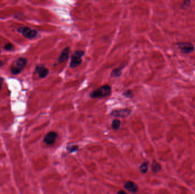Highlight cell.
I'll use <instances>...</instances> for the list:
<instances>
[{
	"label": "cell",
	"mask_w": 195,
	"mask_h": 194,
	"mask_svg": "<svg viewBox=\"0 0 195 194\" xmlns=\"http://www.w3.org/2000/svg\"><path fill=\"white\" fill-rule=\"evenodd\" d=\"M177 45L181 52L185 54H189L195 50V46L191 42H178Z\"/></svg>",
	"instance_id": "4"
},
{
	"label": "cell",
	"mask_w": 195,
	"mask_h": 194,
	"mask_svg": "<svg viewBox=\"0 0 195 194\" xmlns=\"http://www.w3.org/2000/svg\"><path fill=\"white\" fill-rule=\"evenodd\" d=\"M68 149L69 150L70 152H74V151H77L78 150V146L74 145V146L68 147Z\"/></svg>",
	"instance_id": "17"
},
{
	"label": "cell",
	"mask_w": 195,
	"mask_h": 194,
	"mask_svg": "<svg viewBox=\"0 0 195 194\" xmlns=\"http://www.w3.org/2000/svg\"><path fill=\"white\" fill-rule=\"evenodd\" d=\"M111 92V87L109 85H104L90 93V96L92 99L103 98L109 95Z\"/></svg>",
	"instance_id": "1"
},
{
	"label": "cell",
	"mask_w": 195,
	"mask_h": 194,
	"mask_svg": "<svg viewBox=\"0 0 195 194\" xmlns=\"http://www.w3.org/2000/svg\"><path fill=\"white\" fill-rule=\"evenodd\" d=\"M120 124H121V123H120V121L119 120H118V119L114 120L112 122V127L114 130H118L120 127Z\"/></svg>",
	"instance_id": "14"
},
{
	"label": "cell",
	"mask_w": 195,
	"mask_h": 194,
	"mask_svg": "<svg viewBox=\"0 0 195 194\" xmlns=\"http://www.w3.org/2000/svg\"><path fill=\"white\" fill-rule=\"evenodd\" d=\"M123 95L127 98H131L133 97V93L131 90H127L124 92Z\"/></svg>",
	"instance_id": "16"
},
{
	"label": "cell",
	"mask_w": 195,
	"mask_h": 194,
	"mask_svg": "<svg viewBox=\"0 0 195 194\" xmlns=\"http://www.w3.org/2000/svg\"><path fill=\"white\" fill-rule=\"evenodd\" d=\"M148 166H149V162H145L143 163L139 167V170L142 173L145 174L146 173L148 170Z\"/></svg>",
	"instance_id": "13"
},
{
	"label": "cell",
	"mask_w": 195,
	"mask_h": 194,
	"mask_svg": "<svg viewBox=\"0 0 195 194\" xmlns=\"http://www.w3.org/2000/svg\"><path fill=\"white\" fill-rule=\"evenodd\" d=\"M14 45L10 43H8V44H5V45L4 46V49L6 51H11L14 49Z\"/></svg>",
	"instance_id": "15"
},
{
	"label": "cell",
	"mask_w": 195,
	"mask_h": 194,
	"mask_svg": "<svg viewBox=\"0 0 195 194\" xmlns=\"http://www.w3.org/2000/svg\"><path fill=\"white\" fill-rule=\"evenodd\" d=\"M124 187L126 190L132 193H135L138 190V185L132 181H128L125 183Z\"/></svg>",
	"instance_id": "10"
},
{
	"label": "cell",
	"mask_w": 195,
	"mask_h": 194,
	"mask_svg": "<svg viewBox=\"0 0 195 194\" xmlns=\"http://www.w3.org/2000/svg\"><path fill=\"white\" fill-rule=\"evenodd\" d=\"M162 167L159 163L156 162L155 161H154L152 164V169L154 172L155 173H158L161 170Z\"/></svg>",
	"instance_id": "12"
},
{
	"label": "cell",
	"mask_w": 195,
	"mask_h": 194,
	"mask_svg": "<svg viewBox=\"0 0 195 194\" xmlns=\"http://www.w3.org/2000/svg\"><path fill=\"white\" fill-rule=\"evenodd\" d=\"M0 54H1V51H0Z\"/></svg>",
	"instance_id": "22"
},
{
	"label": "cell",
	"mask_w": 195,
	"mask_h": 194,
	"mask_svg": "<svg viewBox=\"0 0 195 194\" xmlns=\"http://www.w3.org/2000/svg\"><path fill=\"white\" fill-rule=\"evenodd\" d=\"M17 31L24 36V37L28 39L34 38L37 35V32L36 30H33L28 27H21L19 28Z\"/></svg>",
	"instance_id": "5"
},
{
	"label": "cell",
	"mask_w": 195,
	"mask_h": 194,
	"mask_svg": "<svg viewBox=\"0 0 195 194\" xmlns=\"http://www.w3.org/2000/svg\"><path fill=\"white\" fill-rule=\"evenodd\" d=\"M69 54H70V48L66 47L64 48L61 52L60 56L58 59V63H62L67 61L69 56Z\"/></svg>",
	"instance_id": "9"
},
{
	"label": "cell",
	"mask_w": 195,
	"mask_h": 194,
	"mask_svg": "<svg viewBox=\"0 0 195 194\" xmlns=\"http://www.w3.org/2000/svg\"><path fill=\"white\" fill-rule=\"evenodd\" d=\"M131 110L130 109H122L119 110H115L112 111L111 115L114 117L125 118L131 114Z\"/></svg>",
	"instance_id": "7"
},
{
	"label": "cell",
	"mask_w": 195,
	"mask_h": 194,
	"mask_svg": "<svg viewBox=\"0 0 195 194\" xmlns=\"http://www.w3.org/2000/svg\"><path fill=\"white\" fill-rule=\"evenodd\" d=\"M191 2L189 1H184L183 3L181 4V6L183 8H187L188 6H190Z\"/></svg>",
	"instance_id": "18"
},
{
	"label": "cell",
	"mask_w": 195,
	"mask_h": 194,
	"mask_svg": "<svg viewBox=\"0 0 195 194\" xmlns=\"http://www.w3.org/2000/svg\"><path fill=\"white\" fill-rule=\"evenodd\" d=\"M122 68H117L112 71L111 76L112 78H118L122 75Z\"/></svg>",
	"instance_id": "11"
},
{
	"label": "cell",
	"mask_w": 195,
	"mask_h": 194,
	"mask_svg": "<svg viewBox=\"0 0 195 194\" xmlns=\"http://www.w3.org/2000/svg\"><path fill=\"white\" fill-rule=\"evenodd\" d=\"M117 194H127V193H126V192H124V191L120 190V191H118V193H117Z\"/></svg>",
	"instance_id": "19"
},
{
	"label": "cell",
	"mask_w": 195,
	"mask_h": 194,
	"mask_svg": "<svg viewBox=\"0 0 195 194\" xmlns=\"http://www.w3.org/2000/svg\"><path fill=\"white\" fill-rule=\"evenodd\" d=\"M36 71L41 79L45 78L49 74V69L41 64H38L36 66Z\"/></svg>",
	"instance_id": "8"
},
{
	"label": "cell",
	"mask_w": 195,
	"mask_h": 194,
	"mask_svg": "<svg viewBox=\"0 0 195 194\" xmlns=\"http://www.w3.org/2000/svg\"><path fill=\"white\" fill-rule=\"evenodd\" d=\"M4 65V63L0 60V67H2Z\"/></svg>",
	"instance_id": "20"
},
{
	"label": "cell",
	"mask_w": 195,
	"mask_h": 194,
	"mask_svg": "<svg viewBox=\"0 0 195 194\" xmlns=\"http://www.w3.org/2000/svg\"><path fill=\"white\" fill-rule=\"evenodd\" d=\"M84 55V51L82 50L76 51L75 53L71 56V61L70 67L72 68L77 67L82 62V58Z\"/></svg>",
	"instance_id": "2"
},
{
	"label": "cell",
	"mask_w": 195,
	"mask_h": 194,
	"mask_svg": "<svg viewBox=\"0 0 195 194\" xmlns=\"http://www.w3.org/2000/svg\"><path fill=\"white\" fill-rule=\"evenodd\" d=\"M28 63V60L26 58H20L17 60L15 66L11 68V72L14 75L20 74L21 71L26 67Z\"/></svg>",
	"instance_id": "3"
},
{
	"label": "cell",
	"mask_w": 195,
	"mask_h": 194,
	"mask_svg": "<svg viewBox=\"0 0 195 194\" xmlns=\"http://www.w3.org/2000/svg\"><path fill=\"white\" fill-rule=\"evenodd\" d=\"M1 88H2V87H1V84H0V91H1Z\"/></svg>",
	"instance_id": "21"
},
{
	"label": "cell",
	"mask_w": 195,
	"mask_h": 194,
	"mask_svg": "<svg viewBox=\"0 0 195 194\" xmlns=\"http://www.w3.org/2000/svg\"><path fill=\"white\" fill-rule=\"evenodd\" d=\"M58 138V134L55 131H50L44 137V141L46 145H51L56 142Z\"/></svg>",
	"instance_id": "6"
}]
</instances>
